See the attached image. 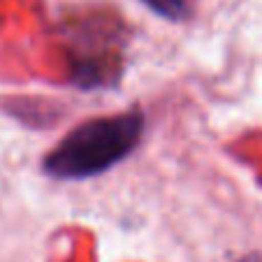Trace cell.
Returning a JSON list of instances; mask_svg holds the SVG:
<instances>
[{
    "instance_id": "cell-2",
    "label": "cell",
    "mask_w": 262,
    "mask_h": 262,
    "mask_svg": "<svg viewBox=\"0 0 262 262\" xmlns=\"http://www.w3.org/2000/svg\"><path fill=\"white\" fill-rule=\"evenodd\" d=\"M142 5L172 24H181L190 16V0H142Z\"/></svg>"
},
{
    "instance_id": "cell-1",
    "label": "cell",
    "mask_w": 262,
    "mask_h": 262,
    "mask_svg": "<svg viewBox=\"0 0 262 262\" xmlns=\"http://www.w3.org/2000/svg\"><path fill=\"white\" fill-rule=\"evenodd\" d=\"M144 130L146 116L142 109L91 119L70 130L51 148L42 160V169L58 181H84L100 177L133 156L144 137Z\"/></svg>"
},
{
    "instance_id": "cell-3",
    "label": "cell",
    "mask_w": 262,
    "mask_h": 262,
    "mask_svg": "<svg viewBox=\"0 0 262 262\" xmlns=\"http://www.w3.org/2000/svg\"><path fill=\"white\" fill-rule=\"evenodd\" d=\"M242 262H260L257 257H246V260H242Z\"/></svg>"
}]
</instances>
